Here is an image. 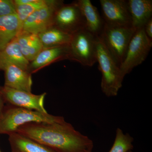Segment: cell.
<instances>
[{
	"instance_id": "cell-1",
	"label": "cell",
	"mask_w": 152,
	"mask_h": 152,
	"mask_svg": "<svg viewBox=\"0 0 152 152\" xmlns=\"http://www.w3.org/2000/svg\"><path fill=\"white\" fill-rule=\"evenodd\" d=\"M19 133L56 152H92L94 144L87 136L66 121L61 123H30L20 126Z\"/></svg>"
},
{
	"instance_id": "cell-2",
	"label": "cell",
	"mask_w": 152,
	"mask_h": 152,
	"mask_svg": "<svg viewBox=\"0 0 152 152\" xmlns=\"http://www.w3.org/2000/svg\"><path fill=\"white\" fill-rule=\"evenodd\" d=\"M64 117L6 104L0 117V134L9 135L30 123H61Z\"/></svg>"
},
{
	"instance_id": "cell-3",
	"label": "cell",
	"mask_w": 152,
	"mask_h": 152,
	"mask_svg": "<svg viewBox=\"0 0 152 152\" xmlns=\"http://www.w3.org/2000/svg\"><path fill=\"white\" fill-rule=\"evenodd\" d=\"M96 45L97 62L102 75V91L108 97L116 96L122 86L124 77L99 37H96Z\"/></svg>"
},
{
	"instance_id": "cell-4",
	"label": "cell",
	"mask_w": 152,
	"mask_h": 152,
	"mask_svg": "<svg viewBox=\"0 0 152 152\" xmlns=\"http://www.w3.org/2000/svg\"><path fill=\"white\" fill-rule=\"evenodd\" d=\"M136 31L132 26L112 27L104 23L102 31L99 36L119 67Z\"/></svg>"
},
{
	"instance_id": "cell-5",
	"label": "cell",
	"mask_w": 152,
	"mask_h": 152,
	"mask_svg": "<svg viewBox=\"0 0 152 152\" xmlns=\"http://www.w3.org/2000/svg\"><path fill=\"white\" fill-rule=\"evenodd\" d=\"M152 47V41L145 33L144 28L136 30L128 45L126 55L120 66L124 77L146 59Z\"/></svg>"
},
{
	"instance_id": "cell-6",
	"label": "cell",
	"mask_w": 152,
	"mask_h": 152,
	"mask_svg": "<svg viewBox=\"0 0 152 152\" xmlns=\"http://www.w3.org/2000/svg\"><path fill=\"white\" fill-rule=\"evenodd\" d=\"M96 37L85 29L72 35L69 47V56L86 66L97 62Z\"/></svg>"
},
{
	"instance_id": "cell-7",
	"label": "cell",
	"mask_w": 152,
	"mask_h": 152,
	"mask_svg": "<svg viewBox=\"0 0 152 152\" xmlns=\"http://www.w3.org/2000/svg\"><path fill=\"white\" fill-rule=\"evenodd\" d=\"M0 93L6 104L19 107L48 113L44 106L46 93L35 95L6 86L0 88Z\"/></svg>"
},
{
	"instance_id": "cell-8",
	"label": "cell",
	"mask_w": 152,
	"mask_h": 152,
	"mask_svg": "<svg viewBox=\"0 0 152 152\" xmlns=\"http://www.w3.org/2000/svg\"><path fill=\"white\" fill-rule=\"evenodd\" d=\"M100 3L106 24L112 27L132 26L127 1L100 0Z\"/></svg>"
},
{
	"instance_id": "cell-9",
	"label": "cell",
	"mask_w": 152,
	"mask_h": 152,
	"mask_svg": "<svg viewBox=\"0 0 152 152\" xmlns=\"http://www.w3.org/2000/svg\"><path fill=\"white\" fill-rule=\"evenodd\" d=\"M56 12L55 20L60 29L73 35L85 29L84 20L77 2L58 8Z\"/></svg>"
},
{
	"instance_id": "cell-10",
	"label": "cell",
	"mask_w": 152,
	"mask_h": 152,
	"mask_svg": "<svg viewBox=\"0 0 152 152\" xmlns=\"http://www.w3.org/2000/svg\"><path fill=\"white\" fill-rule=\"evenodd\" d=\"M59 5V2L53 1L50 4L34 12L24 22L22 30L39 34L48 29Z\"/></svg>"
},
{
	"instance_id": "cell-11",
	"label": "cell",
	"mask_w": 152,
	"mask_h": 152,
	"mask_svg": "<svg viewBox=\"0 0 152 152\" xmlns=\"http://www.w3.org/2000/svg\"><path fill=\"white\" fill-rule=\"evenodd\" d=\"M85 21V29L95 37H99L103 29L104 22L98 9L90 0H80L77 2Z\"/></svg>"
},
{
	"instance_id": "cell-12",
	"label": "cell",
	"mask_w": 152,
	"mask_h": 152,
	"mask_svg": "<svg viewBox=\"0 0 152 152\" xmlns=\"http://www.w3.org/2000/svg\"><path fill=\"white\" fill-rule=\"evenodd\" d=\"M4 86L14 89L31 92L33 82L27 71L14 65L7 66L4 69Z\"/></svg>"
},
{
	"instance_id": "cell-13",
	"label": "cell",
	"mask_w": 152,
	"mask_h": 152,
	"mask_svg": "<svg viewBox=\"0 0 152 152\" xmlns=\"http://www.w3.org/2000/svg\"><path fill=\"white\" fill-rule=\"evenodd\" d=\"M127 3L132 26L136 30L144 28L152 18V0H129Z\"/></svg>"
},
{
	"instance_id": "cell-14",
	"label": "cell",
	"mask_w": 152,
	"mask_h": 152,
	"mask_svg": "<svg viewBox=\"0 0 152 152\" xmlns=\"http://www.w3.org/2000/svg\"><path fill=\"white\" fill-rule=\"evenodd\" d=\"M29 62L21 52L16 37L0 51V70H1L4 71L7 66L14 65L27 71Z\"/></svg>"
},
{
	"instance_id": "cell-15",
	"label": "cell",
	"mask_w": 152,
	"mask_h": 152,
	"mask_svg": "<svg viewBox=\"0 0 152 152\" xmlns=\"http://www.w3.org/2000/svg\"><path fill=\"white\" fill-rule=\"evenodd\" d=\"M16 38L21 52L29 61H32L43 50L38 34L21 30Z\"/></svg>"
},
{
	"instance_id": "cell-16",
	"label": "cell",
	"mask_w": 152,
	"mask_h": 152,
	"mask_svg": "<svg viewBox=\"0 0 152 152\" xmlns=\"http://www.w3.org/2000/svg\"><path fill=\"white\" fill-rule=\"evenodd\" d=\"M12 152H56L28 137L17 132L8 135Z\"/></svg>"
},
{
	"instance_id": "cell-17",
	"label": "cell",
	"mask_w": 152,
	"mask_h": 152,
	"mask_svg": "<svg viewBox=\"0 0 152 152\" xmlns=\"http://www.w3.org/2000/svg\"><path fill=\"white\" fill-rule=\"evenodd\" d=\"M22 30L17 14L0 17V51Z\"/></svg>"
},
{
	"instance_id": "cell-18",
	"label": "cell",
	"mask_w": 152,
	"mask_h": 152,
	"mask_svg": "<svg viewBox=\"0 0 152 152\" xmlns=\"http://www.w3.org/2000/svg\"><path fill=\"white\" fill-rule=\"evenodd\" d=\"M38 35L43 49L68 45L72 37V35L58 28L47 29Z\"/></svg>"
},
{
	"instance_id": "cell-19",
	"label": "cell",
	"mask_w": 152,
	"mask_h": 152,
	"mask_svg": "<svg viewBox=\"0 0 152 152\" xmlns=\"http://www.w3.org/2000/svg\"><path fill=\"white\" fill-rule=\"evenodd\" d=\"M69 55V45L44 49L32 61L31 67L34 69H39Z\"/></svg>"
},
{
	"instance_id": "cell-20",
	"label": "cell",
	"mask_w": 152,
	"mask_h": 152,
	"mask_svg": "<svg viewBox=\"0 0 152 152\" xmlns=\"http://www.w3.org/2000/svg\"><path fill=\"white\" fill-rule=\"evenodd\" d=\"M53 1L45 0H16L14 1L16 14L20 25L23 24L34 12L53 2Z\"/></svg>"
},
{
	"instance_id": "cell-21",
	"label": "cell",
	"mask_w": 152,
	"mask_h": 152,
	"mask_svg": "<svg viewBox=\"0 0 152 152\" xmlns=\"http://www.w3.org/2000/svg\"><path fill=\"white\" fill-rule=\"evenodd\" d=\"M134 138L129 134H124L120 128L116 131L115 138L109 152H128L134 148Z\"/></svg>"
},
{
	"instance_id": "cell-22",
	"label": "cell",
	"mask_w": 152,
	"mask_h": 152,
	"mask_svg": "<svg viewBox=\"0 0 152 152\" xmlns=\"http://www.w3.org/2000/svg\"><path fill=\"white\" fill-rule=\"evenodd\" d=\"M16 14L15 3L11 0H0V17Z\"/></svg>"
},
{
	"instance_id": "cell-23",
	"label": "cell",
	"mask_w": 152,
	"mask_h": 152,
	"mask_svg": "<svg viewBox=\"0 0 152 152\" xmlns=\"http://www.w3.org/2000/svg\"><path fill=\"white\" fill-rule=\"evenodd\" d=\"M144 28L148 37L152 40V18L147 22L144 26Z\"/></svg>"
},
{
	"instance_id": "cell-24",
	"label": "cell",
	"mask_w": 152,
	"mask_h": 152,
	"mask_svg": "<svg viewBox=\"0 0 152 152\" xmlns=\"http://www.w3.org/2000/svg\"><path fill=\"white\" fill-rule=\"evenodd\" d=\"M5 103L0 93V117L2 114L5 105Z\"/></svg>"
},
{
	"instance_id": "cell-25",
	"label": "cell",
	"mask_w": 152,
	"mask_h": 152,
	"mask_svg": "<svg viewBox=\"0 0 152 152\" xmlns=\"http://www.w3.org/2000/svg\"><path fill=\"white\" fill-rule=\"evenodd\" d=\"M128 152H133L132 151H128Z\"/></svg>"
},
{
	"instance_id": "cell-26",
	"label": "cell",
	"mask_w": 152,
	"mask_h": 152,
	"mask_svg": "<svg viewBox=\"0 0 152 152\" xmlns=\"http://www.w3.org/2000/svg\"><path fill=\"white\" fill-rule=\"evenodd\" d=\"M0 152H2L1 151V150H0Z\"/></svg>"
}]
</instances>
